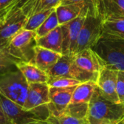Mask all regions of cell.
I'll return each mask as SVG.
<instances>
[{"instance_id": "cell-5", "label": "cell", "mask_w": 124, "mask_h": 124, "mask_svg": "<svg viewBox=\"0 0 124 124\" xmlns=\"http://www.w3.org/2000/svg\"><path fill=\"white\" fill-rule=\"evenodd\" d=\"M102 35V21L96 9H89L78 38L75 55L92 49Z\"/></svg>"}, {"instance_id": "cell-4", "label": "cell", "mask_w": 124, "mask_h": 124, "mask_svg": "<svg viewBox=\"0 0 124 124\" xmlns=\"http://www.w3.org/2000/svg\"><path fill=\"white\" fill-rule=\"evenodd\" d=\"M28 89V83L17 69L0 74V94L23 107Z\"/></svg>"}, {"instance_id": "cell-36", "label": "cell", "mask_w": 124, "mask_h": 124, "mask_svg": "<svg viewBox=\"0 0 124 124\" xmlns=\"http://www.w3.org/2000/svg\"><path fill=\"white\" fill-rule=\"evenodd\" d=\"M47 124L46 121H36V122H32V123H29V124Z\"/></svg>"}, {"instance_id": "cell-24", "label": "cell", "mask_w": 124, "mask_h": 124, "mask_svg": "<svg viewBox=\"0 0 124 124\" xmlns=\"http://www.w3.org/2000/svg\"><path fill=\"white\" fill-rule=\"evenodd\" d=\"M19 60L10 55L7 48L0 53V74L17 70L16 67Z\"/></svg>"}, {"instance_id": "cell-27", "label": "cell", "mask_w": 124, "mask_h": 124, "mask_svg": "<svg viewBox=\"0 0 124 124\" xmlns=\"http://www.w3.org/2000/svg\"><path fill=\"white\" fill-rule=\"evenodd\" d=\"M81 82L76 80L74 78L61 77L56 78L53 79H49L47 82V84L49 87H57V88H66L74 86H78Z\"/></svg>"}, {"instance_id": "cell-20", "label": "cell", "mask_w": 124, "mask_h": 124, "mask_svg": "<svg viewBox=\"0 0 124 124\" xmlns=\"http://www.w3.org/2000/svg\"><path fill=\"white\" fill-rule=\"evenodd\" d=\"M62 0H33L25 3L20 9L28 17L31 15L44 10L56 9Z\"/></svg>"}, {"instance_id": "cell-33", "label": "cell", "mask_w": 124, "mask_h": 124, "mask_svg": "<svg viewBox=\"0 0 124 124\" xmlns=\"http://www.w3.org/2000/svg\"><path fill=\"white\" fill-rule=\"evenodd\" d=\"M31 1H33V0H16L15 1V3L13 4L12 9H14V8H20V9L25 3Z\"/></svg>"}, {"instance_id": "cell-11", "label": "cell", "mask_w": 124, "mask_h": 124, "mask_svg": "<svg viewBox=\"0 0 124 124\" xmlns=\"http://www.w3.org/2000/svg\"><path fill=\"white\" fill-rule=\"evenodd\" d=\"M49 103V86L47 84H29L23 108L33 110L46 107Z\"/></svg>"}, {"instance_id": "cell-28", "label": "cell", "mask_w": 124, "mask_h": 124, "mask_svg": "<svg viewBox=\"0 0 124 124\" xmlns=\"http://www.w3.org/2000/svg\"><path fill=\"white\" fill-rule=\"evenodd\" d=\"M117 95L118 103L124 105V71L119 70L117 81Z\"/></svg>"}, {"instance_id": "cell-2", "label": "cell", "mask_w": 124, "mask_h": 124, "mask_svg": "<svg viewBox=\"0 0 124 124\" xmlns=\"http://www.w3.org/2000/svg\"><path fill=\"white\" fill-rule=\"evenodd\" d=\"M124 118V105L113 103L102 97L97 86L89 103L86 119L89 124L101 121L119 122Z\"/></svg>"}, {"instance_id": "cell-34", "label": "cell", "mask_w": 124, "mask_h": 124, "mask_svg": "<svg viewBox=\"0 0 124 124\" xmlns=\"http://www.w3.org/2000/svg\"><path fill=\"white\" fill-rule=\"evenodd\" d=\"M8 44H9V41H4V40H0V53L7 48Z\"/></svg>"}, {"instance_id": "cell-3", "label": "cell", "mask_w": 124, "mask_h": 124, "mask_svg": "<svg viewBox=\"0 0 124 124\" xmlns=\"http://www.w3.org/2000/svg\"><path fill=\"white\" fill-rule=\"evenodd\" d=\"M0 104L5 116L12 124H26L45 121L49 116L47 106L33 110H25L23 106L7 99L1 94H0Z\"/></svg>"}, {"instance_id": "cell-15", "label": "cell", "mask_w": 124, "mask_h": 124, "mask_svg": "<svg viewBox=\"0 0 124 124\" xmlns=\"http://www.w3.org/2000/svg\"><path fill=\"white\" fill-rule=\"evenodd\" d=\"M62 54L36 45L33 63L44 72L51 69L62 57Z\"/></svg>"}, {"instance_id": "cell-14", "label": "cell", "mask_w": 124, "mask_h": 124, "mask_svg": "<svg viewBox=\"0 0 124 124\" xmlns=\"http://www.w3.org/2000/svg\"><path fill=\"white\" fill-rule=\"evenodd\" d=\"M89 9H97V8L90 7L85 4H60L55 9V12L59 24L61 25L81 15H86Z\"/></svg>"}, {"instance_id": "cell-13", "label": "cell", "mask_w": 124, "mask_h": 124, "mask_svg": "<svg viewBox=\"0 0 124 124\" xmlns=\"http://www.w3.org/2000/svg\"><path fill=\"white\" fill-rule=\"evenodd\" d=\"M96 7L102 21L124 18V0H97Z\"/></svg>"}, {"instance_id": "cell-16", "label": "cell", "mask_w": 124, "mask_h": 124, "mask_svg": "<svg viewBox=\"0 0 124 124\" xmlns=\"http://www.w3.org/2000/svg\"><path fill=\"white\" fill-rule=\"evenodd\" d=\"M17 68L22 73L27 82L29 84H47L49 76L33 63L19 61L16 64Z\"/></svg>"}, {"instance_id": "cell-7", "label": "cell", "mask_w": 124, "mask_h": 124, "mask_svg": "<svg viewBox=\"0 0 124 124\" xmlns=\"http://www.w3.org/2000/svg\"><path fill=\"white\" fill-rule=\"evenodd\" d=\"M118 70L103 67L98 74L96 85L100 94L105 100L118 103L117 95V81Z\"/></svg>"}, {"instance_id": "cell-29", "label": "cell", "mask_w": 124, "mask_h": 124, "mask_svg": "<svg viewBox=\"0 0 124 124\" xmlns=\"http://www.w3.org/2000/svg\"><path fill=\"white\" fill-rule=\"evenodd\" d=\"M97 0H62L61 4H85L90 7L97 8Z\"/></svg>"}, {"instance_id": "cell-23", "label": "cell", "mask_w": 124, "mask_h": 124, "mask_svg": "<svg viewBox=\"0 0 124 124\" xmlns=\"http://www.w3.org/2000/svg\"><path fill=\"white\" fill-rule=\"evenodd\" d=\"M58 26H60V24L54 9L46 19V20L42 23V25L36 31V38L42 37L53 31L54 29H55L56 28H57Z\"/></svg>"}, {"instance_id": "cell-21", "label": "cell", "mask_w": 124, "mask_h": 124, "mask_svg": "<svg viewBox=\"0 0 124 124\" xmlns=\"http://www.w3.org/2000/svg\"><path fill=\"white\" fill-rule=\"evenodd\" d=\"M102 33L124 39V18L108 19L102 21Z\"/></svg>"}, {"instance_id": "cell-18", "label": "cell", "mask_w": 124, "mask_h": 124, "mask_svg": "<svg viewBox=\"0 0 124 124\" xmlns=\"http://www.w3.org/2000/svg\"><path fill=\"white\" fill-rule=\"evenodd\" d=\"M72 65L73 57L62 54L55 65L46 72V74L49 76V80L61 77L73 78L71 76Z\"/></svg>"}, {"instance_id": "cell-30", "label": "cell", "mask_w": 124, "mask_h": 124, "mask_svg": "<svg viewBox=\"0 0 124 124\" xmlns=\"http://www.w3.org/2000/svg\"><path fill=\"white\" fill-rule=\"evenodd\" d=\"M12 9V7L9 6L4 9L0 10V26L1 25V24L3 23V22L4 21V20L6 19V17L8 14V12H9V10Z\"/></svg>"}, {"instance_id": "cell-6", "label": "cell", "mask_w": 124, "mask_h": 124, "mask_svg": "<svg viewBox=\"0 0 124 124\" xmlns=\"http://www.w3.org/2000/svg\"><path fill=\"white\" fill-rule=\"evenodd\" d=\"M36 38L34 31L23 29L9 41L7 51L19 61L33 63Z\"/></svg>"}, {"instance_id": "cell-17", "label": "cell", "mask_w": 124, "mask_h": 124, "mask_svg": "<svg viewBox=\"0 0 124 124\" xmlns=\"http://www.w3.org/2000/svg\"><path fill=\"white\" fill-rule=\"evenodd\" d=\"M37 46L62 54V33L60 25L46 35L36 39Z\"/></svg>"}, {"instance_id": "cell-37", "label": "cell", "mask_w": 124, "mask_h": 124, "mask_svg": "<svg viewBox=\"0 0 124 124\" xmlns=\"http://www.w3.org/2000/svg\"><path fill=\"white\" fill-rule=\"evenodd\" d=\"M124 124V118L121 120V121H120L118 124Z\"/></svg>"}, {"instance_id": "cell-12", "label": "cell", "mask_w": 124, "mask_h": 124, "mask_svg": "<svg viewBox=\"0 0 124 124\" xmlns=\"http://www.w3.org/2000/svg\"><path fill=\"white\" fill-rule=\"evenodd\" d=\"M74 64L86 72L98 74L103 68L101 61L92 49H85L73 57Z\"/></svg>"}, {"instance_id": "cell-19", "label": "cell", "mask_w": 124, "mask_h": 124, "mask_svg": "<svg viewBox=\"0 0 124 124\" xmlns=\"http://www.w3.org/2000/svg\"><path fill=\"white\" fill-rule=\"evenodd\" d=\"M96 88V83L93 81L81 83L75 89L70 104H89Z\"/></svg>"}, {"instance_id": "cell-9", "label": "cell", "mask_w": 124, "mask_h": 124, "mask_svg": "<svg viewBox=\"0 0 124 124\" xmlns=\"http://www.w3.org/2000/svg\"><path fill=\"white\" fill-rule=\"evenodd\" d=\"M28 17L20 8L11 9L0 26V40L9 41L25 27Z\"/></svg>"}, {"instance_id": "cell-8", "label": "cell", "mask_w": 124, "mask_h": 124, "mask_svg": "<svg viewBox=\"0 0 124 124\" xmlns=\"http://www.w3.org/2000/svg\"><path fill=\"white\" fill-rule=\"evenodd\" d=\"M86 15H81L60 25L62 33V54L71 57L75 55L78 38Z\"/></svg>"}, {"instance_id": "cell-22", "label": "cell", "mask_w": 124, "mask_h": 124, "mask_svg": "<svg viewBox=\"0 0 124 124\" xmlns=\"http://www.w3.org/2000/svg\"><path fill=\"white\" fill-rule=\"evenodd\" d=\"M54 9H55L44 10L31 15L28 17L27 22L23 29L36 32V31L42 25V23L46 20V19Z\"/></svg>"}, {"instance_id": "cell-26", "label": "cell", "mask_w": 124, "mask_h": 124, "mask_svg": "<svg viewBox=\"0 0 124 124\" xmlns=\"http://www.w3.org/2000/svg\"><path fill=\"white\" fill-rule=\"evenodd\" d=\"M88 108L89 104H70L62 114L78 119H85L87 117Z\"/></svg>"}, {"instance_id": "cell-35", "label": "cell", "mask_w": 124, "mask_h": 124, "mask_svg": "<svg viewBox=\"0 0 124 124\" xmlns=\"http://www.w3.org/2000/svg\"><path fill=\"white\" fill-rule=\"evenodd\" d=\"M118 123V122L115 123V122H110V121H101V122H98V123H96V124H116Z\"/></svg>"}, {"instance_id": "cell-10", "label": "cell", "mask_w": 124, "mask_h": 124, "mask_svg": "<svg viewBox=\"0 0 124 124\" xmlns=\"http://www.w3.org/2000/svg\"><path fill=\"white\" fill-rule=\"evenodd\" d=\"M76 86L66 88L49 87V103L47 108L50 115L57 116L65 112L70 103Z\"/></svg>"}, {"instance_id": "cell-1", "label": "cell", "mask_w": 124, "mask_h": 124, "mask_svg": "<svg viewBox=\"0 0 124 124\" xmlns=\"http://www.w3.org/2000/svg\"><path fill=\"white\" fill-rule=\"evenodd\" d=\"M92 49L103 67L124 71V39L102 33Z\"/></svg>"}, {"instance_id": "cell-32", "label": "cell", "mask_w": 124, "mask_h": 124, "mask_svg": "<svg viewBox=\"0 0 124 124\" xmlns=\"http://www.w3.org/2000/svg\"><path fill=\"white\" fill-rule=\"evenodd\" d=\"M0 124H12L11 122L9 121V119L7 118V116H5L2 108L0 104Z\"/></svg>"}, {"instance_id": "cell-25", "label": "cell", "mask_w": 124, "mask_h": 124, "mask_svg": "<svg viewBox=\"0 0 124 124\" xmlns=\"http://www.w3.org/2000/svg\"><path fill=\"white\" fill-rule=\"evenodd\" d=\"M45 121L47 124H89L86 118L78 119L65 114L57 116L49 114Z\"/></svg>"}, {"instance_id": "cell-31", "label": "cell", "mask_w": 124, "mask_h": 124, "mask_svg": "<svg viewBox=\"0 0 124 124\" xmlns=\"http://www.w3.org/2000/svg\"><path fill=\"white\" fill-rule=\"evenodd\" d=\"M16 0H0V10L4 9L9 6L12 7Z\"/></svg>"}]
</instances>
